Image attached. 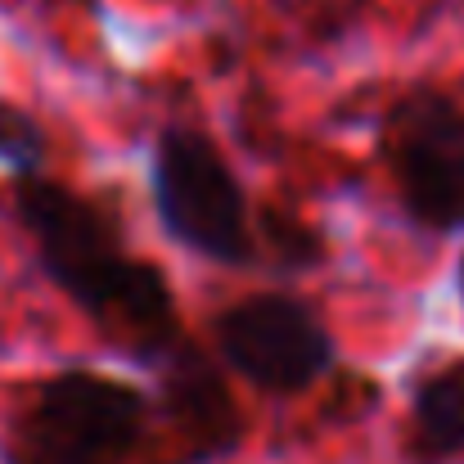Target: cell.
Segmentation results:
<instances>
[{"label": "cell", "instance_id": "cell-1", "mask_svg": "<svg viewBox=\"0 0 464 464\" xmlns=\"http://www.w3.org/2000/svg\"><path fill=\"white\" fill-rule=\"evenodd\" d=\"M14 212L36 244L45 280L113 347L154 370L185 343L167 276L127 253L113 212L50 176L14 180Z\"/></svg>", "mask_w": 464, "mask_h": 464}, {"label": "cell", "instance_id": "cell-2", "mask_svg": "<svg viewBox=\"0 0 464 464\" xmlns=\"http://www.w3.org/2000/svg\"><path fill=\"white\" fill-rule=\"evenodd\" d=\"M150 397L136 383L63 370L45 379L14 433L18 464H131L150 433Z\"/></svg>", "mask_w": 464, "mask_h": 464}, {"label": "cell", "instance_id": "cell-3", "mask_svg": "<svg viewBox=\"0 0 464 464\" xmlns=\"http://www.w3.org/2000/svg\"><path fill=\"white\" fill-rule=\"evenodd\" d=\"M154 212L162 230L221 266H253L262 244L248 221V198L221 150L194 127H167L154 145Z\"/></svg>", "mask_w": 464, "mask_h": 464}, {"label": "cell", "instance_id": "cell-4", "mask_svg": "<svg viewBox=\"0 0 464 464\" xmlns=\"http://www.w3.org/2000/svg\"><path fill=\"white\" fill-rule=\"evenodd\" d=\"M401 212L424 235L464 230V104L438 86L406 91L383 127Z\"/></svg>", "mask_w": 464, "mask_h": 464}, {"label": "cell", "instance_id": "cell-5", "mask_svg": "<svg viewBox=\"0 0 464 464\" xmlns=\"http://www.w3.org/2000/svg\"><path fill=\"white\" fill-rule=\"evenodd\" d=\"M212 352L271 397H298L338 365L329 324L298 294H253L212 315Z\"/></svg>", "mask_w": 464, "mask_h": 464}, {"label": "cell", "instance_id": "cell-6", "mask_svg": "<svg viewBox=\"0 0 464 464\" xmlns=\"http://www.w3.org/2000/svg\"><path fill=\"white\" fill-rule=\"evenodd\" d=\"M154 379L158 392L150 397V406H158V415L176 442L171 464H208L239 447L244 420L230 401L221 365L194 338H185L171 356L158 361Z\"/></svg>", "mask_w": 464, "mask_h": 464}, {"label": "cell", "instance_id": "cell-7", "mask_svg": "<svg viewBox=\"0 0 464 464\" xmlns=\"http://www.w3.org/2000/svg\"><path fill=\"white\" fill-rule=\"evenodd\" d=\"M411 456L420 464H447L464 456V356L433 370L415 388Z\"/></svg>", "mask_w": 464, "mask_h": 464}, {"label": "cell", "instance_id": "cell-8", "mask_svg": "<svg viewBox=\"0 0 464 464\" xmlns=\"http://www.w3.org/2000/svg\"><path fill=\"white\" fill-rule=\"evenodd\" d=\"M50 158V136L45 127L14 100H0V167L14 176V180H27V176H41Z\"/></svg>", "mask_w": 464, "mask_h": 464}, {"label": "cell", "instance_id": "cell-9", "mask_svg": "<svg viewBox=\"0 0 464 464\" xmlns=\"http://www.w3.org/2000/svg\"><path fill=\"white\" fill-rule=\"evenodd\" d=\"M266 230H271V244H276V253H280L285 266H315V262H320V239H315L311 230H303L298 221L271 217Z\"/></svg>", "mask_w": 464, "mask_h": 464}, {"label": "cell", "instance_id": "cell-10", "mask_svg": "<svg viewBox=\"0 0 464 464\" xmlns=\"http://www.w3.org/2000/svg\"><path fill=\"white\" fill-rule=\"evenodd\" d=\"M456 280H460V298H464V257H460V276Z\"/></svg>", "mask_w": 464, "mask_h": 464}]
</instances>
